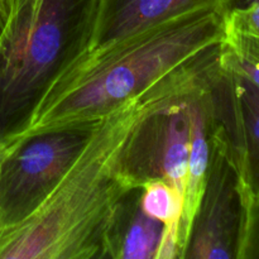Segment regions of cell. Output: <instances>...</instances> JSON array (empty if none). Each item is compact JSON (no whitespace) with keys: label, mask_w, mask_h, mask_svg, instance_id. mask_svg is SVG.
Wrapping results in <instances>:
<instances>
[{"label":"cell","mask_w":259,"mask_h":259,"mask_svg":"<svg viewBox=\"0 0 259 259\" xmlns=\"http://www.w3.org/2000/svg\"><path fill=\"white\" fill-rule=\"evenodd\" d=\"M224 37V8L199 7L88 48L61 68L14 143L95 125L125 101L214 55Z\"/></svg>","instance_id":"1"},{"label":"cell","mask_w":259,"mask_h":259,"mask_svg":"<svg viewBox=\"0 0 259 259\" xmlns=\"http://www.w3.org/2000/svg\"><path fill=\"white\" fill-rule=\"evenodd\" d=\"M180 82L182 73L99 120L43 204L23 222L0 229V259H104L119 206L134 190L119 171L124 144L139 119Z\"/></svg>","instance_id":"2"},{"label":"cell","mask_w":259,"mask_h":259,"mask_svg":"<svg viewBox=\"0 0 259 259\" xmlns=\"http://www.w3.org/2000/svg\"><path fill=\"white\" fill-rule=\"evenodd\" d=\"M98 0H32L0 39V143L17 141L61 68L90 47Z\"/></svg>","instance_id":"3"},{"label":"cell","mask_w":259,"mask_h":259,"mask_svg":"<svg viewBox=\"0 0 259 259\" xmlns=\"http://www.w3.org/2000/svg\"><path fill=\"white\" fill-rule=\"evenodd\" d=\"M93 126L50 132L15 143L0 171V229L23 222L43 204Z\"/></svg>","instance_id":"4"},{"label":"cell","mask_w":259,"mask_h":259,"mask_svg":"<svg viewBox=\"0 0 259 259\" xmlns=\"http://www.w3.org/2000/svg\"><path fill=\"white\" fill-rule=\"evenodd\" d=\"M192 85L189 83L162 99L132 129L119 161L121 177L131 189L163 180L185 197L190 119L184 95Z\"/></svg>","instance_id":"5"},{"label":"cell","mask_w":259,"mask_h":259,"mask_svg":"<svg viewBox=\"0 0 259 259\" xmlns=\"http://www.w3.org/2000/svg\"><path fill=\"white\" fill-rule=\"evenodd\" d=\"M249 207L250 200L214 118L209 175L184 259H240Z\"/></svg>","instance_id":"6"},{"label":"cell","mask_w":259,"mask_h":259,"mask_svg":"<svg viewBox=\"0 0 259 259\" xmlns=\"http://www.w3.org/2000/svg\"><path fill=\"white\" fill-rule=\"evenodd\" d=\"M210 94L217 125L252 204L259 196V88L223 67L218 57L210 72Z\"/></svg>","instance_id":"7"},{"label":"cell","mask_w":259,"mask_h":259,"mask_svg":"<svg viewBox=\"0 0 259 259\" xmlns=\"http://www.w3.org/2000/svg\"><path fill=\"white\" fill-rule=\"evenodd\" d=\"M217 60L210 65L204 76L184 95L185 106L190 119V153L185 187L184 212L180 224V259L185 258L192 223L206 186L211 162L214 113L210 94V72Z\"/></svg>","instance_id":"8"},{"label":"cell","mask_w":259,"mask_h":259,"mask_svg":"<svg viewBox=\"0 0 259 259\" xmlns=\"http://www.w3.org/2000/svg\"><path fill=\"white\" fill-rule=\"evenodd\" d=\"M229 0H98L90 47L106 45L199 7L227 10Z\"/></svg>","instance_id":"9"},{"label":"cell","mask_w":259,"mask_h":259,"mask_svg":"<svg viewBox=\"0 0 259 259\" xmlns=\"http://www.w3.org/2000/svg\"><path fill=\"white\" fill-rule=\"evenodd\" d=\"M141 189L126 194L106 238L104 259H157L163 225L139 204Z\"/></svg>","instance_id":"10"},{"label":"cell","mask_w":259,"mask_h":259,"mask_svg":"<svg viewBox=\"0 0 259 259\" xmlns=\"http://www.w3.org/2000/svg\"><path fill=\"white\" fill-rule=\"evenodd\" d=\"M184 202V195L163 180L151 181L141 187L139 204L142 210L163 225L157 259L179 258V235Z\"/></svg>","instance_id":"11"},{"label":"cell","mask_w":259,"mask_h":259,"mask_svg":"<svg viewBox=\"0 0 259 259\" xmlns=\"http://www.w3.org/2000/svg\"><path fill=\"white\" fill-rule=\"evenodd\" d=\"M219 62L259 88V35L225 28Z\"/></svg>","instance_id":"12"},{"label":"cell","mask_w":259,"mask_h":259,"mask_svg":"<svg viewBox=\"0 0 259 259\" xmlns=\"http://www.w3.org/2000/svg\"><path fill=\"white\" fill-rule=\"evenodd\" d=\"M225 28L259 35V0H229Z\"/></svg>","instance_id":"13"},{"label":"cell","mask_w":259,"mask_h":259,"mask_svg":"<svg viewBox=\"0 0 259 259\" xmlns=\"http://www.w3.org/2000/svg\"><path fill=\"white\" fill-rule=\"evenodd\" d=\"M240 259H259V196L250 204Z\"/></svg>","instance_id":"14"},{"label":"cell","mask_w":259,"mask_h":259,"mask_svg":"<svg viewBox=\"0 0 259 259\" xmlns=\"http://www.w3.org/2000/svg\"><path fill=\"white\" fill-rule=\"evenodd\" d=\"M10 8L8 0H0V39L7 30L8 23H9Z\"/></svg>","instance_id":"15"},{"label":"cell","mask_w":259,"mask_h":259,"mask_svg":"<svg viewBox=\"0 0 259 259\" xmlns=\"http://www.w3.org/2000/svg\"><path fill=\"white\" fill-rule=\"evenodd\" d=\"M30 2H32V0H8V3H9V8H10V15L19 12L23 7H25V5Z\"/></svg>","instance_id":"16"},{"label":"cell","mask_w":259,"mask_h":259,"mask_svg":"<svg viewBox=\"0 0 259 259\" xmlns=\"http://www.w3.org/2000/svg\"><path fill=\"white\" fill-rule=\"evenodd\" d=\"M15 144H12V146H7V144H2L0 143V171H2V166L4 163L5 158L8 157V154L10 153V151L13 149Z\"/></svg>","instance_id":"17"}]
</instances>
